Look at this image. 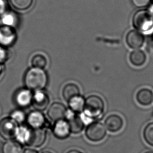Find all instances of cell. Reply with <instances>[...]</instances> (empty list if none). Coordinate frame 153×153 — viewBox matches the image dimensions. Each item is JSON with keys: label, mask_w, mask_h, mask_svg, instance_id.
Instances as JSON below:
<instances>
[{"label": "cell", "mask_w": 153, "mask_h": 153, "mask_svg": "<svg viewBox=\"0 0 153 153\" xmlns=\"http://www.w3.org/2000/svg\"><path fill=\"white\" fill-rule=\"evenodd\" d=\"M2 68L1 66V65H0V76H1V75L2 74Z\"/></svg>", "instance_id": "836d02e7"}, {"label": "cell", "mask_w": 153, "mask_h": 153, "mask_svg": "<svg viewBox=\"0 0 153 153\" xmlns=\"http://www.w3.org/2000/svg\"><path fill=\"white\" fill-rule=\"evenodd\" d=\"M148 10H149V12L153 15V4H152L151 5L149 6Z\"/></svg>", "instance_id": "1f68e13d"}, {"label": "cell", "mask_w": 153, "mask_h": 153, "mask_svg": "<svg viewBox=\"0 0 153 153\" xmlns=\"http://www.w3.org/2000/svg\"><path fill=\"white\" fill-rule=\"evenodd\" d=\"M47 139V132L44 128H31L29 129V136L25 144L30 147L38 148L45 144Z\"/></svg>", "instance_id": "5b68a950"}, {"label": "cell", "mask_w": 153, "mask_h": 153, "mask_svg": "<svg viewBox=\"0 0 153 153\" xmlns=\"http://www.w3.org/2000/svg\"><path fill=\"white\" fill-rule=\"evenodd\" d=\"M73 113L72 114H68V112L66 120L68 123L71 133L78 134L85 128V123L81 117Z\"/></svg>", "instance_id": "8fae6325"}, {"label": "cell", "mask_w": 153, "mask_h": 153, "mask_svg": "<svg viewBox=\"0 0 153 153\" xmlns=\"http://www.w3.org/2000/svg\"><path fill=\"white\" fill-rule=\"evenodd\" d=\"M16 39V33L14 27L5 25L0 27V45L1 46H10Z\"/></svg>", "instance_id": "9c48e42d"}, {"label": "cell", "mask_w": 153, "mask_h": 153, "mask_svg": "<svg viewBox=\"0 0 153 153\" xmlns=\"http://www.w3.org/2000/svg\"><path fill=\"white\" fill-rule=\"evenodd\" d=\"M126 41L128 47L133 49H138L143 46L145 37L140 31L131 30L126 34Z\"/></svg>", "instance_id": "ba28073f"}, {"label": "cell", "mask_w": 153, "mask_h": 153, "mask_svg": "<svg viewBox=\"0 0 153 153\" xmlns=\"http://www.w3.org/2000/svg\"><path fill=\"white\" fill-rule=\"evenodd\" d=\"M52 131L55 137L61 140L68 139L71 134L68 123L65 119L55 122Z\"/></svg>", "instance_id": "30bf717a"}, {"label": "cell", "mask_w": 153, "mask_h": 153, "mask_svg": "<svg viewBox=\"0 0 153 153\" xmlns=\"http://www.w3.org/2000/svg\"><path fill=\"white\" fill-rule=\"evenodd\" d=\"M147 57L145 52L140 49H134L129 55V61L133 65L140 67L144 65Z\"/></svg>", "instance_id": "ac0fdd59"}, {"label": "cell", "mask_w": 153, "mask_h": 153, "mask_svg": "<svg viewBox=\"0 0 153 153\" xmlns=\"http://www.w3.org/2000/svg\"><path fill=\"white\" fill-rule=\"evenodd\" d=\"M85 100L81 95L77 96L71 99L68 102L72 112L75 114H79L83 111L85 105Z\"/></svg>", "instance_id": "ffe728a7"}, {"label": "cell", "mask_w": 153, "mask_h": 153, "mask_svg": "<svg viewBox=\"0 0 153 153\" xmlns=\"http://www.w3.org/2000/svg\"><path fill=\"white\" fill-rule=\"evenodd\" d=\"M24 82L29 90L40 91L44 89L47 84L48 77L44 70L33 68L26 73Z\"/></svg>", "instance_id": "6da1fadb"}, {"label": "cell", "mask_w": 153, "mask_h": 153, "mask_svg": "<svg viewBox=\"0 0 153 153\" xmlns=\"http://www.w3.org/2000/svg\"><path fill=\"white\" fill-rule=\"evenodd\" d=\"M124 121L121 116L117 114H112L108 116L105 121L106 129L111 133H117L122 129Z\"/></svg>", "instance_id": "4fadbf2b"}, {"label": "cell", "mask_w": 153, "mask_h": 153, "mask_svg": "<svg viewBox=\"0 0 153 153\" xmlns=\"http://www.w3.org/2000/svg\"><path fill=\"white\" fill-rule=\"evenodd\" d=\"M151 0H132L135 6L138 8H143L149 5Z\"/></svg>", "instance_id": "4316f807"}, {"label": "cell", "mask_w": 153, "mask_h": 153, "mask_svg": "<svg viewBox=\"0 0 153 153\" xmlns=\"http://www.w3.org/2000/svg\"><path fill=\"white\" fill-rule=\"evenodd\" d=\"M66 153H83L82 152L79 151L78 149H71L68 152H67Z\"/></svg>", "instance_id": "4dcf8cb0"}, {"label": "cell", "mask_w": 153, "mask_h": 153, "mask_svg": "<svg viewBox=\"0 0 153 153\" xmlns=\"http://www.w3.org/2000/svg\"><path fill=\"white\" fill-rule=\"evenodd\" d=\"M68 110L65 105L59 102L52 103L47 111L49 118L52 121L56 122L59 120H64L66 118Z\"/></svg>", "instance_id": "52a82bcc"}, {"label": "cell", "mask_w": 153, "mask_h": 153, "mask_svg": "<svg viewBox=\"0 0 153 153\" xmlns=\"http://www.w3.org/2000/svg\"><path fill=\"white\" fill-rule=\"evenodd\" d=\"M18 128L12 118H4L0 121V137L5 140H11L16 137Z\"/></svg>", "instance_id": "8992f818"}, {"label": "cell", "mask_w": 153, "mask_h": 153, "mask_svg": "<svg viewBox=\"0 0 153 153\" xmlns=\"http://www.w3.org/2000/svg\"><path fill=\"white\" fill-rule=\"evenodd\" d=\"M27 122L31 128H44L46 124V118L40 111L31 112L27 116Z\"/></svg>", "instance_id": "5bb4252c"}, {"label": "cell", "mask_w": 153, "mask_h": 153, "mask_svg": "<svg viewBox=\"0 0 153 153\" xmlns=\"http://www.w3.org/2000/svg\"><path fill=\"white\" fill-rule=\"evenodd\" d=\"M10 2L15 8L19 10H25L31 6L33 0H10Z\"/></svg>", "instance_id": "cb8c5ba5"}, {"label": "cell", "mask_w": 153, "mask_h": 153, "mask_svg": "<svg viewBox=\"0 0 153 153\" xmlns=\"http://www.w3.org/2000/svg\"></svg>", "instance_id": "d590c367"}, {"label": "cell", "mask_w": 153, "mask_h": 153, "mask_svg": "<svg viewBox=\"0 0 153 153\" xmlns=\"http://www.w3.org/2000/svg\"><path fill=\"white\" fill-rule=\"evenodd\" d=\"M105 110V102L100 96H89L85 100L84 107V116L90 121L100 117Z\"/></svg>", "instance_id": "7a4b0ae2"}, {"label": "cell", "mask_w": 153, "mask_h": 153, "mask_svg": "<svg viewBox=\"0 0 153 153\" xmlns=\"http://www.w3.org/2000/svg\"><path fill=\"white\" fill-rule=\"evenodd\" d=\"M152 1H153V0H152Z\"/></svg>", "instance_id": "8d00e7d4"}, {"label": "cell", "mask_w": 153, "mask_h": 153, "mask_svg": "<svg viewBox=\"0 0 153 153\" xmlns=\"http://www.w3.org/2000/svg\"><path fill=\"white\" fill-rule=\"evenodd\" d=\"M1 21L4 25L14 27L17 23V17L14 13L6 12L3 14Z\"/></svg>", "instance_id": "7402d4cb"}, {"label": "cell", "mask_w": 153, "mask_h": 153, "mask_svg": "<svg viewBox=\"0 0 153 153\" xmlns=\"http://www.w3.org/2000/svg\"><path fill=\"white\" fill-rule=\"evenodd\" d=\"M22 145L19 142L9 140L3 144L1 148L2 153H23Z\"/></svg>", "instance_id": "d6986e66"}, {"label": "cell", "mask_w": 153, "mask_h": 153, "mask_svg": "<svg viewBox=\"0 0 153 153\" xmlns=\"http://www.w3.org/2000/svg\"><path fill=\"white\" fill-rule=\"evenodd\" d=\"M133 25L137 30L146 33L153 28V15L148 10H138L133 15Z\"/></svg>", "instance_id": "3957f363"}, {"label": "cell", "mask_w": 153, "mask_h": 153, "mask_svg": "<svg viewBox=\"0 0 153 153\" xmlns=\"http://www.w3.org/2000/svg\"><path fill=\"white\" fill-rule=\"evenodd\" d=\"M29 129L25 126H20L17 128L16 137L19 143L25 144L29 136Z\"/></svg>", "instance_id": "d4e9b609"}, {"label": "cell", "mask_w": 153, "mask_h": 153, "mask_svg": "<svg viewBox=\"0 0 153 153\" xmlns=\"http://www.w3.org/2000/svg\"><path fill=\"white\" fill-rule=\"evenodd\" d=\"M32 103L36 110L44 111L49 106L50 98L47 94L42 90L35 91V93L33 94Z\"/></svg>", "instance_id": "7c38bea8"}, {"label": "cell", "mask_w": 153, "mask_h": 153, "mask_svg": "<svg viewBox=\"0 0 153 153\" xmlns=\"http://www.w3.org/2000/svg\"><path fill=\"white\" fill-rule=\"evenodd\" d=\"M143 138L149 145L153 147V122L147 124L143 130Z\"/></svg>", "instance_id": "603a6c76"}, {"label": "cell", "mask_w": 153, "mask_h": 153, "mask_svg": "<svg viewBox=\"0 0 153 153\" xmlns=\"http://www.w3.org/2000/svg\"><path fill=\"white\" fill-rule=\"evenodd\" d=\"M11 118L16 123H22L25 121L26 116L21 110H15L11 114Z\"/></svg>", "instance_id": "484cf974"}, {"label": "cell", "mask_w": 153, "mask_h": 153, "mask_svg": "<svg viewBox=\"0 0 153 153\" xmlns=\"http://www.w3.org/2000/svg\"><path fill=\"white\" fill-rule=\"evenodd\" d=\"M42 153H53L49 151H45L42 152Z\"/></svg>", "instance_id": "d6a6232c"}, {"label": "cell", "mask_w": 153, "mask_h": 153, "mask_svg": "<svg viewBox=\"0 0 153 153\" xmlns=\"http://www.w3.org/2000/svg\"><path fill=\"white\" fill-rule=\"evenodd\" d=\"M136 100L137 102L143 106H147L153 102V93L147 88L140 89L137 92Z\"/></svg>", "instance_id": "2e32d148"}, {"label": "cell", "mask_w": 153, "mask_h": 153, "mask_svg": "<svg viewBox=\"0 0 153 153\" xmlns=\"http://www.w3.org/2000/svg\"><path fill=\"white\" fill-rule=\"evenodd\" d=\"M107 129L105 126L99 122H91L85 130V136L92 142H100L105 138Z\"/></svg>", "instance_id": "277c9868"}, {"label": "cell", "mask_w": 153, "mask_h": 153, "mask_svg": "<svg viewBox=\"0 0 153 153\" xmlns=\"http://www.w3.org/2000/svg\"><path fill=\"white\" fill-rule=\"evenodd\" d=\"M81 91L79 86L75 83H70L64 86L62 90V96L64 100L68 102L71 99L81 95Z\"/></svg>", "instance_id": "e0dca14e"}, {"label": "cell", "mask_w": 153, "mask_h": 153, "mask_svg": "<svg viewBox=\"0 0 153 153\" xmlns=\"http://www.w3.org/2000/svg\"><path fill=\"white\" fill-rule=\"evenodd\" d=\"M33 94L29 89L20 90L16 95L17 103L22 107H26L32 103Z\"/></svg>", "instance_id": "9a60e30c"}, {"label": "cell", "mask_w": 153, "mask_h": 153, "mask_svg": "<svg viewBox=\"0 0 153 153\" xmlns=\"http://www.w3.org/2000/svg\"><path fill=\"white\" fill-rule=\"evenodd\" d=\"M23 153H39V152L36 149L28 148L24 150Z\"/></svg>", "instance_id": "f546056e"}, {"label": "cell", "mask_w": 153, "mask_h": 153, "mask_svg": "<svg viewBox=\"0 0 153 153\" xmlns=\"http://www.w3.org/2000/svg\"><path fill=\"white\" fill-rule=\"evenodd\" d=\"M7 9V3L6 0H0V15L4 14Z\"/></svg>", "instance_id": "83f0119b"}, {"label": "cell", "mask_w": 153, "mask_h": 153, "mask_svg": "<svg viewBox=\"0 0 153 153\" xmlns=\"http://www.w3.org/2000/svg\"><path fill=\"white\" fill-rule=\"evenodd\" d=\"M31 63L33 68L44 70L48 64L46 56L40 53L36 54L31 59Z\"/></svg>", "instance_id": "44dd1931"}, {"label": "cell", "mask_w": 153, "mask_h": 153, "mask_svg": "<svg viewBox=\"0 0 153 153\" xmlns=\"http://www.w3.org/2000/svg\"><path fill=\"white\" fill-rule=\"evenodd\" d=\"M7 58V53L4 49L0 48V63L4 62Z\"/></svg>", "instance_id": "f1b7e54d"}, {"label": "cell", "mask_w": 153, "mask_h": 153, "mask_svg": "<svg viewBox=\"0 0 153 153\" xmlns=\"http://www.w3.org/2000/svg\"><path fill=\"white\" fill-rule=\"evenodd\" d=\"M153 153V151H150L146 152H145V153Z\"/></svg>", "instance_id": "e575fe53"}]
</instances>
